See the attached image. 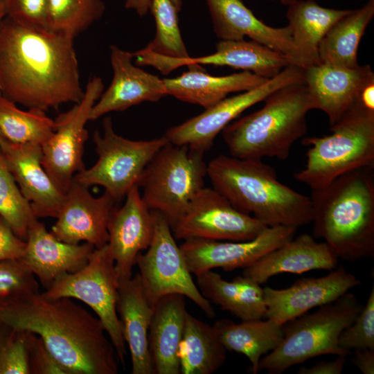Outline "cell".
<instances>
[{
    "label": "cell",
    "instance_id": "11",
    "mask_svg": "<svg viewBox=\"0 0 374 374\" xmlns=\"http://www.w3.org/2000/svg\"><path fill=\"white\" fill-rule=\"evenodd\" d=\"M154 234L145 253H140L136 265L152 305L161 297L179 294L194 302L209 318L215 312L211 302L204 298L194 283L183 253L176 244L170 225L159 211H152Z\"/></svg>",
    "mask_w": 374,
    "mask_h": 374
},
{
    "label": "cell",
    "instance_id": "23",
    "mask_svg": "<svg viewBox=\"0 0 374 374\" xmlns=\"http://www.w3.org/2000/svg\"><path fill=\"white\" fill-rule=\"evenodd\" d=\"M95 249L87 242L59 240L37 219L28 228L25 251L19 260L46 290L61 276L82 269Z\"/></svg>",
    "mask_w": 374,
    "mask_h": 374
},
{
    "label": "cell",
    "instance_id": "32",
    "mask_svg": "<svg viewBox=\"0 0 374 374\" xmlns=\"http://www.w3.org/2000/svg\"><path fill=\"white\" fill-rule=\"evenodd\" d=\"M374 16V0L350 11L327 32L319 47L321 63L355 68L359 66L357 48Z\"/></svg>",
    "mask_w": 374,
    "mask_h": 374
},
{
    "label": "cell",
    "instance_id": "47",
    "mask_svg": "<svg viewBox=\"0 0 374 374\" xmlns=\"http://www.w3.org/2000/svg\"><path fill=\"white\" fill-rule=\"evenodd\" d=\"M359 100L366 107L374 110V82L369 83L363 89Z\"/></svg>",
    "mask_w": 374,
    "mask_h": 374
},
{
    "label": "cell",
    "instance_id": "12",
    "mask_svg": "<svg viewBox=\"0 0 374 374\" xmlns=\"http://www.w3.org/2000/svg\"><path fill=\"white\" fill-rule=\"evenodd\" d=\"M303 82V69L289 64L261 85L236 96L226 97L205 109L202 114L170 127L164 136L173 145H186L204 153L211 148L217 135L244 110L263 101L280 88Z\"/></svg>",
    "mask_w": 374,
    "mask_h": 374
},
{
    "label": "cell",
    "instance_id": "38",
    "mask_svg": "<svg viewBox=\"0 0 374 374\" xmlns=\"http://www.w3.org/2000/svg\"><path fill=\"white\" fill-rule=\"evenodd\" d=\"M0 374H30L26 332L0 323Z\"/></svg>",
    "mask_w": 374,
    "mask_h": 374
},
{
    "label": "cell",
    "instance_id": "37",
    "mask_svg": "<svg viewBox=\"0 0 374 374\" xmlns=\"http://www.w3.org/2000/svg\"><path fill=\"white\" fill-rule=\"evenodd\" d=\"M0 217L14 233L26 241L30 225L37 219L21 194L0 149Z\"/></svg>",
    "mask_w": 374,
    "mask_h": 374
},
{
    "label": "cell",
    "instance_id": "10",
    "mask_svg": "<svg viewBox=\"0 0 374 374\" xmlns=\"http://www.w3.org/2000/svg\"><path fill=\"white\" fill-rule=\"evenodd\" d=\"M93 143L98 155L90 168L76 173L73 180L89 188L98 185L117 202L138 186L147 165L168 141L165 136L148 141H133L117 134L109 117L103 121V134L96 131Z\"/></svg>",
    "mask_w": 374,
    "mask_h": 374
},
{
    "label": "cell",
    "instance_id": "27",
    "mask_svg": "<svg viewBox=\"0 0 374 374\" xmlns=\"http://www.w3.org/2000/svg\"><path fill=\"white\" fill-rule=\"evenodd\" d=\"M184 299L168 294L153 305L148 344L155 374L181 373L179 348L188 312Z\"/></svg>",
    "mask_w": 374,
    "mask_h": 374
},
{
    "label": "cell",
    "instance_id": "33",
    "mask_svg": "<svg viewBox=\"0 0 374 374\" xmlns=\"http://www.w3.org/2000/svg\"><path fill=\"white\" fill-rule=\"evenodd\" d=\"M179 357L181 374H211L224 363L226 350L213 326L187 312Z\"/></svg>",
    "mask_w": 374,
    "mask_h": 374
},
{
    "label": "cell",
    "instance_id": "29",
    "mask_svg": "<svg viewBox=\"0 0 374 374\" xmlns=\"http://www.w3.org/2000/svg\"><path fill=\"white\" fill-rule=\"evenodd\" d=\"M287 6L286 16L295 49L294 65L305 69L320 64L321 40L350 10L322 7L314 0H296Z\"/></svg>",
    "mask_w": 374,
    "mask_h": 374
},
{
    "label": "cell",
    "instance_id": "19",
    "mask_svg": "<svg viewBox=\"0 0 374 374\" xmlns=\"http://www.w3.org/2000/svg\"><path fill=\"white\" fill-rule=\"evenodd\" d=\"M0 149L19 190L37 218H56L65 198L44 170L42 147L5 140Z\"/></svg>",
    "mask_w": 374,
    "mask_h": 374
},
{
    "label": "cell",
    "instance_id": "44",
    "mask_svg": "<svg viewBox=\"0 0 374 374\" xmlns=\"http://www.w3.org/2000/svg\"><path fill=\"white\" fill-rule=\"evenodd\" d=\"M346 356L339 355L333 361L319 362L311 367L301 366L299 374H341L344 368Z\"/></svg>",
    "mask_w": 374,
    "mask_h": 374
},
{
    "label": "cell",
    "instance_id": "7",
    "mask_svg": "<svg viewBox=\"0 0 374 374\" xmlns=\"http://www.w3.org/2000/svg\"><path fill=\"white\" fill-rule=\"evenodd\" d=\"M363 307L357 297L348 292L336 301L320 306L316 312L284 323L282 341L260 359L258 372L266 370L269 374H280L317 356H347L350 352L339 346V336Z\"/></svg>",
    "mask_w": 374,
    "mask_h": 374
},
{
    "label": "cell",
    "instance_id": "25",
    "mask_svg": "<svg viewBox=\"0 0 374 374\" xmlns=\"http://www.w3.org/2000/svg\"><path fill=\"white\" fill-rule=\"evenodd\" d=\"M153 306L139 274L120 279L116 311L132 362V374H155L148 344Z\"/></svg>",
    "mask_w": 374,
    "mask_h": 374
},
{
    "label": "cell",
    "instance_id": "42",
    "mask_svg": "<svg viewBox=\"0 0 374 374\" xmlns=\"http://www.w3.org/2000/svg\"><path fill=\"white\" fill-rule=\"evenodd\" d=\"M26 332L30 374H68L48 350L42 338L33 332Z\"/></svg>",
    "mask_w": 374,
    "mask_h": 374
},
{
    "label": "cell",
    "instance_id": "3",
    "mask_svg": "<svg viewBox=\"0 0 374 374\" xmlns=\"http://www.w3.org/2000/svg\"><path fill=\"white\" fill-rule=\"evenodd\" d=\"M364 167L312 189L313 235L346 261L374 256V172Z\"/></svg>",
    "mask_w": 374,
    "mask_h": 374
},
{
    "label": "cell",
    "instance_id": "46",
    "mask_svg": "<svg viewBox=\"0 0 374 374\" xmlns=\"http://www.w3.org/2000/svg\"><path fill=\"white\" fill-rule=\"evenodd\" d=\"M179 12L182 7V0H171ZM151 0H125V7L134 10L140 17L146 15L150 11Z\"/></svg>",
    "mask_w": 374,
    "mask_h": 374
},
{
    "label": "cell",
    "instance_id": "40",
    "mask_svg": "<svg viewBox=\"0 0 374 374\" xmlns=\"http://www.w3.org/2000/svg\"><path fill=\"white\" fill-rule=\"evenodd\" d=\"M339 345L348 351L363 348L374 350V286L362 311L355 321L341 332Z\"/></svg>",
    "mask_w": 374,
    "mask_h": 374
},
{
    "label": "cell",
    "instance_id": "31",
    "mask_svg": "<svg viewBox=\"0 0 374 374\" xmlns=\"http://www.w3.org/2000/svg\"><path fill=\"white\" fill-rule=\"evenodd\" d=\"M226 350L244 355L251 362V373L258 372L262 356L275 349L283 337V325L267 319L236 323L230 319L217 321L213 326Z\"/></svg>",
    "mask_w": 374,
    "mask_h": 374
},
{
    "label": "cell",
    "instance_id": "21",
    "mask_svg": "<svg viewBox=\"0 0 374 374\" xmlns=\"http://www.w3.org/2000/svg\"><path fill=\"white\" fill-rule=\"evenodd\" d=\"M200 64L231 66L270 79L290 64L284 54L244 39L220 40L214 53L203 57L175 59L154 55L151 60L152 66L164 75L182 66L201 69Z\"/></svg>",
    "mask_w": 374,
    "mask_h": 374
},
{
    "label": "cell",
    "instance_id": "50",
    "mask_svg": "<svg viewBox=\"0 0 374 374\" xmlns=\"http://www.w3.org/2000/svg\"><path fill=\"white\" fill-rule=\"evenodd\" d=\"M5 140H6V139L4 138V136H3L1 132H0V144L1 143H3Z\"/></svg>",
    "mask_w": 374,
    "mask_h": 374
},
{
    "label": "cell",
    "instance_id": "15",
    "mask_svg": "<svg viewBox=\"0 0 374 374\" xmlns=\"http://www.w3.org/2000/svg\"><path fill=\"white\" fill-rule=\"evenodd\" d=\"M296 229L285 226H267L257 237L247 241L190 238L184 240L179 247L191 274L197 275L215 268L231 271L249 267L290 240Z\"/></svg>",
    "mask_w": 374,
    "mask_h": 374
},
{
    "label": "cell",
    "instance_id": "20",
    "mask_svg": "<svg viewBox=\"0 0 374 374\" xmlns=\"http://www.w3.org/2000/svg\"><path fill=\"white\" fill-rule=\"evenodd\" d=\"M109 50L112 80L93 106L89 121L143 102H157L168 95L163 80L136 66L132 53L116 45L110 46Z\"/></svg>",
    "mask_w": 374,
    "mask_h": 374
},
{
    "label": "cell",
    "instance_id": "9",
    "mask_svg": "<svg viewBox=\"0 0 374 374\" xmlns=\"http://www.w3.org/2000/svg\"><path fill=\"white\" fill-rule=\"evenodd\" d=\"M119 282L114 260L106 244L95 249L82 269L61 276L42 294L48 299H78L90 307L103 323L116 355L123 363L126 344L116 311Z\"/></svg>",
    "mask_w": 374,
    "mask_h": 374
},
{
    "label": "cell",
    "instance_id": "49",
    "mask_svg": "<svg viewBox=\"0 0 374 374\" xmlns=\"http://www.w3.org/2000/svg\"><path fill=\"white\" fill-rule=\"evenodd\" d=\"M282 4L285 6H289L296 1V0H278Z\"/></svg>",
    "mask_w": 374,
    "mask_h": 374
},
{
    "label": "cell",
    "instance_id": "48",
    "mask_svg": "<svg viewBox=\"0 0 374 374\" xmlns=\"http://www.w3.org/2000/svg\"><path fill=\"white\" fill-rule=\"evenodd\" d=\"M6 17V11L3 3L2 0H0V24L1 23L3 18Z\"/></svg>",
    "mask_w": 374,
    "mask_h": 374
},
{
    "label": "cell",
    "instance_id": "41",
    "mask_svg": "<svg viewBox=\"0 0 374 374\" xmlns=\"http://www.w3.org/2000/svg\"><path fill=\"white\" fill-rule=\"evenodd\" d=\"M2 1L6 17L35 27L47 28L48 0H2Z\"/></svg>",
    "mask_w": 374,
    "mask_h": 374
},
{
    "label": "cell",
    "instance_id": "43",
    "mask_svg": "<svg viewBox=\"0 0 374 374\" xmlns=\"http://www.w3.org/2000/svg\"><path fill=\"white\" fill-rule=\"evenodd\" d=\"M26 241L17 236L8 224L0 217V261L20 259L24 253Z\"/></svg>",
    "mask_w": 374,
    "mask_h": 374
},
{
    "label": "cell",
    "instance_id": "17",
    "mask_svg": "<svg viewBox=\"0 0 374 374\" xmlns=\"http://www.w3.org/2000/svg\"><path fill=\"white\" fill-rule=\"evenodd\" d=\"M117 201L105 192L93 197L88 188L73 179L51 233L73 244L84 242L96 249L107 244V225Z\"/></svg>",
    "mask_w": 374,
    "mask_h": 374
},
{
    "label": "cell",
    "instance_id": "30",
    "mask_svg": "<svg viewBox=\"0 0 374 374\" xmlns=\"http://www.w3.org/2000/svg\"><path fill=\"white\" fill-rule=\"evenodd\" d=\"M197 286L202 295L241 321L260 319L267 308L264 290L260 285L244 276H237L231 282L224 280L212 269L197 275Z\"/></svg>",
    "mask_w": 374,
    "mask_h": 374
},
{
    "label": "cell",
    "instance_id": "28",
    "mask_svg": "<svg viewBox=\"0 0 374 374\" xmlns=\"http://www.w3.org/2000/svg\"><path fill=\"white\" fill-rule=\"evenodd\" d=\"M201 69H191L175 78L163 79L168 95L179 100L200 105L204 109L228 94L254 89L268 79L249 71L213 76Z\"/></svg>",
    "mask_w": 374,
    "mask_h": 374
},
{
    "label": "cell",
    "instance_id": "8",
    "mask_svg": "<svg viewBox=\"0 0 374 374\" xmlns=\"http://www.w3.org/2000/svg\"><path fill=\"white\" fill-rule=\"evenodd\" d=\"M204 153L168 143L147 165L139 187L151 211L162 213L170 227L184 215L204 186L207 164Z\"/></svg>",
    "mask_w": 374,
    "mask_h": 374
},
{
    "label": "cell",
    "instance_id": "26",
    "mask_svg": "<svg viewBox=\"0 0 374 374\" xmlns=\"http://www.w3.org/2000/svg\"><path fill=\"white\" fill-rule=\"evenodd\" d=\"M338 257L325 242L306 233L293 238L244 269L242 275L261 285L282 274H302L314 269L332 271Z\"/></svg>",
    "mask_w": 374,
    "mask_h": 374
},
{
    "label": "cell",
    "instance_id": "39",
    "mask_svg": "<svg viewBox=\"0 0 374 374\" xmlns=\"http://www.w3.org/2000/svg\"><path fill=\"white\" fill-rule=\"evenodd\" d=\"M37 291L35 276L19 259L0 261V304Z\"/></svg>",
    "mask_w": 374,
    "mask_h": 374
},
{
    "label": "cell",
    "instance_id": "2",
    "mask_svg": "<svg viewBox=\"0 0 374 374\" xmlns=\"http://www.w3.org/2000/svg\"><path fill=\"white\" fill-rule=\"evenodd\" d=\"M0 323L39 335L68 374H117L116 351L100 319L72 299L39 291L0 304Z\"/></svg>",
    "mask_w": 374,
    "mask_h": 374
},
{
    "label": "cell",
    "instance_id": "18",
    "mask_svg": "<svg viewBox=\"0 0 374 374\" xmlns=\"http://www.w3.org/2000/svg\"><path fill=\"white\" fill-rule=\"evenodd\" d=\"M125 202L111 213L107 245L120 279L132 276L138 255L150 246L154 234L152 211L142 199L138 186L125 195Z\"/></svg>",
    "mask_w": 374,
    "mask_h": 374
},
{
    "label": "cell",
    "instance_id": "36",
    "mask_svg": "<svg viewBox=\"0 0 374 374\" xmlns=\"http://www.w3.org/2000/svg\"><path fill=\"white\" fill-rule=\"evenodd\" d=\"M155 21L154 39L143 48L166 57L188 58L178 23L179 10L171 0H151L150 9Z\"/></svg>",
    "mask_w": 374,
    "mask_h": 374
},
{
    "label": "cell",
    "instance_id": "22",
    "mask_svg": "<svg viewBox=\"0 0 374 374\" xmlns=\"http://www.w3.org/2000/svg\"><path fill=\"white\" fill-rule=\"evenodd\" d=\"M303 75L317 109L326 113L330 126L357 103L363 89L374 82L369 65L347 68L320 63L303 69Z\"/></svg>",
    "mask_w": 374,
    "mask_h": 374
},
{
    "label": "cell",
    "instance_id": "6",
    "mask_svg": "<svg viewBox=\"0 0 374 374\" xmlns=\"http://www.w3.org/2000/svg\"><path fill=\"white\" fill-rule=\"evenodd\" d=\"M330 130V135L303 137L301 141L311 147L305 168L294 177L312 190L351 170L374 168L373 109L366 107L359 98Z\"/></svg>",
    "mask_w": 374,
    "mask_h": 374
},
{
    "label": "cell",
    "instance_id": "16",
    "mask_svg": "<svg viewBox=\"0 0 374 374\" xmlns=\"http://www.w3.org/2000/svg\"><path fill=\"white\" fill-rule=\"evenodd\" d=\"M359 284L361 281L355 275L340 265L326 276L303 278L285 289L265 287V317L283 325L314 308L336 301Z\"/></svg>",
    "mask_w": 374,
    "mask_h": 374
},
{
    "label": "cell",
    "instance_id": "1",
    "mask_svg": "<svg viewBox=\"0 0 374 374\" xmlns=\"http://www.w3.org/2000/svg\"><path fill=\"white\" fill-rule=\"evenodd\" d=\"M73 39L5 17L0 24V91L15 103L46 112L79 103L81 87Z\"/></svg>",
    "mask_w": 374,
    "mask_h": 374
},
{
    "label": "cell",
    "instance_id": "4",
    "mask_svg": "<svg viewBox=\"0 0 374 374\" xmlns=\"http://www.w3.org/2000/svg\"><path fill=\"white\" fill-rule=\"evenodd\" d=\"M213 188L238 211L267 226L296 229L312 222L310 197L282 184L260 159L220 154L207 164Z\"/></svg>",
    "mask_w": 374,
    "mask_h": 374
},
{
    "label": "cell",
    "instance_id": "24",
    "mask_svg": "<svg viewBox=\"0 0 374 374\" xmlns=\"http://www.w3.org/2000/svg\"><path fill=\"white\" fill-rule=\"evenodd\" d=\"M213 30L220 40H241L245 36L284 54L294 63L295 49L287 25L274 28L258 19L241 0H206Z\"/></svg>",
    "mask_w": 374,
    "mask_h": 374
},
{
    "label": "cell",
    "instance_id": "34",
    "mask_svg": "<svg viewBox=\"0 0 374 374\" xmlns=\"http://www.w3.org/2000/svg\"><path fill=\"white\" fill-rule=\"evenodd\" d=\"M45 112L21 110L0 91V132L8 141L42 145L53 134L55 126V121Z\"/></svg>",
    "mask_w": 374,
    "mask_h": 374
},
{
    "label": "cell",
    "instance_id": "45",
    "mask_svg": "<svg viewBox=\"0 0 374 374\" xmlns=\"http://www.w3.org/2000/svg\"><path fill=\"white\" fill-rule=\"evenodd\" d=\"M351 362L364 373H374V350L355 349Z\"/></svg>",
    "mask_w": 374,
    "mask_h": 374
},
{
    "label": "cell",
    "instance_id": "14",
    "mask_svg": "<svg viewBox=\"0 0 374 374\" xmlns=\"http://www.w3.org/2000/svg\"><path fill=\"white\" fill-rule=\"evenodd\" d=\"M267 226L237 210L213 188L204 187L184 215L171 226L175 238L247 241Z\"/></svg>",
    "mask_w": 374,
    "mask_h": 374
},
{
    "label": "cell",
    "instance_id": "13",
    "mask_svg": "<svg viewBox=\"0 0 374 374\" xmlns=\"http://www.w3.org/2000/svg\"><path fill=\"white\" fill-rule=\"evenodd\" d=\"M104 90L100 78H91L82 100L54 121V132L42 147V166L57 187L66 193L74 175L85 168L82 156L88 137L85 125Z\"/></svg>",
    "mask_w": 374,
    "mask_h": 374
},
{
    "label": "cell",
    "instance_id": "35",
    "mask_svg": "<svg viewBox=\"0 0 374 374\" xmlns=\"http://www.w3.org/2000/svg\"><path fill=\"white\" fill-rule=\"evenodd\" d=\"M105 10L102 0H48L47 28L75 38L100 19Z\"/></svg>",
    "mask_w": 374,
    "mask_h": 374
},
{
    "label": "cell",
    "instance_id": "5",
    "mask_svg": "<svg viewBox=\"0 0 374 374\" xmlns=\"http://www.w3.org/2000/svg\"><path fill=\"white\" fill-rule=\"evenodd\" d=\"M263 101L262 108L222 131L231 156L287 159L293 144L307 133L308 113L317 109L304 82L280 88Z\"/></svg>",
    "mask_w": 374,
    "mask_h": 374
}]
</instances>
